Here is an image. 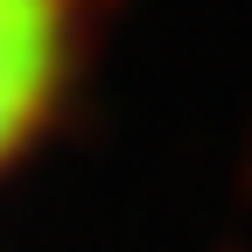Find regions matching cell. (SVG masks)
<instances>
[{"mask_svg":"<svg viewBox=\"0 0 252 252\" xmlns=\"http://www.w3.org/2000/svg\"><path fill=\"white\" fill-rule=\"evenodd\" d=\"M77 63V0H0V175L70 91Z\"/></svg>","mask_w":252,"mask_h":252,"instance_id":"6da1fadb","label":"cell"}]
</instances>
